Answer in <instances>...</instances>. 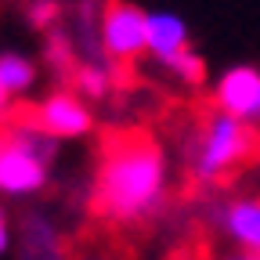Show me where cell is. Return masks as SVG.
I'll return each instance as SVG.
<instances>
[{
	"label": "cell",
	"instance_id": "1",
	"mask_svg": "<svg viewBox=\"0 0 260 260\" xmlns=\"http://www.w3.org/2000/svg\"><path fill=\"white\" fill-rule=\"evenodd\" d=\"M170 195L167 148L148 130H119L105 138L90 184V210L112 224H145L162 213Z\"/></svg>",
	"mask_w": 260,
	"mask_h": 260
},
{
	"label": "cell",
	"instance_id": "2",
	"mask_svg": "<svg viewBox=\"0 0 260 260\" xmlns=\"http://www.w3.org/2000/svg\"><path fill=\"white\" fill-rule=\"evenodd\" d=\"M256 152H260L256 126L228 116L213 105L203 119H195L191 134L184 141V167L191 181L217 188L228 177H235V170H242L246 162H253Z\"/></svg>",
	"mask_w": 260,
	"mask_h": 260
},
{
	"label": "cell",
	"instance_id": "3",
	"mask_svg": "<svg viewBox=\"0 0 260 260\" xmlns=\"http://www.w3.org/2000/svg\"><path fill=\"white\" fill-rule=\"evenodd\" d=\"M61 141L29 116H11L0 126V195L4 199H37L51 181Z\"/></svg>",
	"mask_w": 260,
	"mask_h": 260
},
{
	"label": "cell",
	"instance_id": "4",
	"mask_svg": "<svg viewBox=\"0 0 260 260\" xmlns=\"http://www.w3.org/2000/svg\"><path fill=\"white\" fill-rule=\"evenodd\" d=\"M102 54L112 65H134L148 54V11L134 0H105L102 8Z\"/></svg>",
	"mask_w": 260,
	"mask_h": 260
},
{
	"label": "cell",
	"instance_id": "5",
	"mask_svg": "<svg viewBox=\"0 0 260 260\" xmlns=\"http://www.w3.org/2000/svg\"><path fill=\"white\" fill-rule=\"evenodd\" d=\"M32 119H37L47 134H54L58 141H76V138H87L94 130L90 102L80 98L73 87H61V90L44 94L37 102V109H32Z\"/></svg>",
	"mask_w": 260,
	"mask_h": 260
},
{
	"label": "cell",
	"instance_id": "6",
	"mask_svg": "<svg viewBox=\"0 0 260 260\" xmlns=\"http://www.w3.org/2000/svg\"><path fill=\"white\" fill-rule=\"evenodd\" d=\"M213 105L242 123H260V69L256 65H232L213 83Z\"/></svg>",
	"mask_w": 260,
	"mask_h": 260
},
{
	"label": "cell",
	"instance_id": "7",
	"mask_svg": "<svg viewBox=\"0 0 260 260\" xmlns=\"http://www.w3.org/2000/svg\"><path fill=\"white\" fill-rule=\"evenodd\" d=\"M217 228L242 253L260 256V195H242L217 210Z\"/></svg>",
	"mask_w": 260,
	"mask_h": 260
},
{
	"label": "cell",
	"instance_id": "8",
	"mask_svg": "<svg viewBox=\"0 0 260 260\" xmlns=\"http://www.w3.org/2000/svg\"><path fill=\"white\" fill-rule=\"evenodd\" d=\"M18 256L22 260H69L54 220L44 210H29L18 224Z\"/></svg>",
	"mask_w": 260,
	"mask_h": 260
},
{
	"label": "cell",
	"instance_id": "9",
	"mask_svg": "<svg viewBox=\"0 0 260 260\" xmlns=\"http://www.w3.org/2000/svg\"><path fill=\"white\" fill-rule=\"evenodd\" d=\"M184 47H191L188 22L174 11H148V58L155 65H167Z\"/></svg>",
	"mask_w": 260,
	"mask_h": 260
},
{
	"label": "cell",
	"instance_id": "10",
	"mask_svg": "<svg viewBox=\"0 0 260 260\" xmlns=\"http://www.w3.org/2000/svg\"><path fill=\"white\" fill-rule=\"evenodd\" d=\"M116 69L119 65H112L109 58H80L76 69L69 73V83L80 98H87V102H105V98L116 90Z\"/></svg>",
	"mask_w": 260,
	"mask_h": 260
},
{
	"label": "cell",
	"instance_id": "11",
	"mask_svg": "<svg viewBox=\"0 0 260 260\" xmlns=\"http://www.w3.org/2000/svg\"><path fill=\"white\" fill-rule=\"evenodd\" d=\"M37 80H40V69H37V61L29 54L11 51V47L0 51V87H4L15 102L18 98H29L37 90Z\"/></svg>",
	"mask_w": 260,
	"mask_h": 260
},
{
	"label": "cell",
	"instance_id": "12",
	"mask_svg": "<svg viewBox=\"0 0 260 260\" xmlns=\"http://www.w3.org/2000/svg\"><path fill=\"white\" fill-rule=\"evenodd\" d=\"M162 69H167L181 87H191V90H199L206 83V58L195 51V47H184L181 54H174Z\"/></svg>",
	"mask_w": 260,
	"mask_h": 260
},
{
	"label": "cell",
	"instance_id": "13",
	"mask_svg": "<svg viewBox=\"0 0 260 260\" xmlns=\"http://www.w3.org/2000/svg\"><path fill=\"white\" fill-rule=\"evenodd\" d=\"M65 8L61 0H25V22L37 32H51L58 25H65Z\"/></svg>",
	"mask_w": 260,
	"mask_h": 260
},
{
	"label": "cell",
	"instance_id": "14",
	"mask_svg": "<svg viewBox=\"0 0 260 260\" xmlns=\"http://www.w3.org/2000/svg\"><path fill=\"white\" fill-rule=\"evenodd\" d=\"M15 235H18V228H15V220H11V213H8V206H0V256L11 253Z\"/></svg>",
	"mask_w": 260,
	"mask_h": 260
},
{
	"label": "cell",
	"instance_id": "15",
	"mask_svg": "<svg viewBox=\"0 0 260 260\" xmlns=\"http://www.w3.org/2000/svg\"><path fill=\"white\" fill-rule=\"evenodd\" d=\"M11 116H15V98H11L4 87H0V126H4Z\"/></svg>",
	"mask_w": 260,
	"mask_h": 260
},
{
	"label": "cell",
	"instance_id": "16",
	"mask_svg": "<svg viewBox=\"0 0 260 260\" xmlns=\"http://www.w3.org/2000/svg\"><path fill=\"white\" fill-rule=\"evenodd\" d=\"M220 260H260L256 253H242V249H235V253H228V256H220Z\"/></svg>",
	"mask_w": 260,
	"mask_h": 260
}]
</instances>
